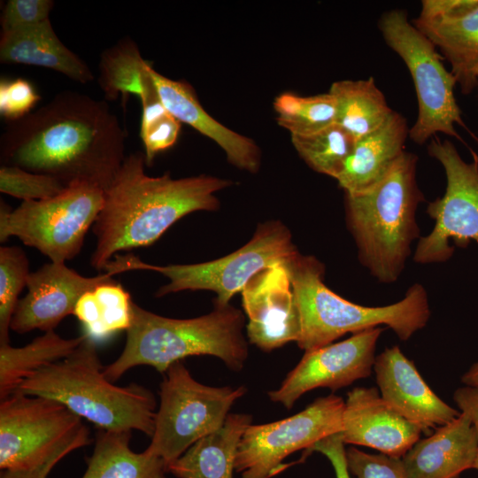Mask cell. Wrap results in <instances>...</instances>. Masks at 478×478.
<instances>
[{"label":"cell","mask_w":478,"mask_h":478,"mask_svg":"<svg viewBox=\"0 0 478 478\" xmlns=\"http://www.w3.org/2000/svg\"><path fill=\"white\" fill-rule=\"evenodd\" d=\"M73 314L82 324L83 334L95 341L101 320V311L94 289L89 290L81 296Z\"/></svg>","instance_id":"60d3db41"},{"label":"cell","mask_w":478,"mask_h":478,"mask_svg":"<svg viewBox=\"0 0 478 478\" xmlns=\"http://www.w3.org/2000/svg\"><path fill=\"white\" fill-rule=\"evenodd\" d=\"M453 400L461 412L471 420L476 433L478 444V387L464 386L455 390ZM478 471V445L474 468Z\"/></svg>","instance_id":"b9f144b4"},{"label":"cell","mask_w":478,"mask_h":478,"mask_svg":"<svg viewBox=\"0 0 478 478\" xmlns=\"http://www.w3.org/2000/svg\"><path fill=\"white\" fill-rule=\"evenodd\" d=\"M112 279L104 273L86 277L65 263L50 262L27 277V295L20 298L13 313L11 330L24 334L35 329L54 330L59 322L73 313L82 294Z\"/></svg>","instance_id":"2e32d148"},{"label":"cell","mask_w":478,"mask_h":478,"mask_svg":"<svg viewBox=\"0 0 478 478\" xmlns=\"http://www.w3.org/2000/svg\"><path fill=\"white\" fill-rule=\"evenodd\" d=\"M66 188L50 176L32 173L18 166L1 165L0 191L25 202L51 198Z\"/></svg>","instance_id":"836d02e7"},{"label":"cell","mask_w":478,"mask_h":478,"mask_svg":"<svg viewBox=\"0 0 478 478\" xmlns=\"http://www.w3.org/2000/svg\"><path fill=\"white\" fill-rule=\"evenodd\" d=\"M328 92L336 101V124L356 141L379 128L394 112L373 77L335 81Z\"/></svg>","instance_id":"83f0119b"},{"label":"cell","mask_w":478,"mask_h":478,"mask_svg":"<svg viewBox=\"0 0 478 478\" xmlns=\"http://www.w3.org/2000/svg\"><path fill=\"white\" fill-rule=\"evenodd\" d=\"M214 306L206 315L172 319L133 303L124 349L104 366L105 377L113 382L129 369L143 365L164 374L173 364L198 355L217 357L231 370H241L248 357L243 315L229 304Z\"/></svg>","instance_id":"277c9868"},{"label":"cell","mask_w":478,"mask_h":478,"mask_svg":"<svg viewBox=\"0 0 478 478\" xmlns=\"http://www.w3.org/2000/svg\"><path fill=\"white\" fill-rule=\"evenodd\" d=\"M383 331L372 328L336 343L308 351L288 374L281 386L268 392L274 403L290 409L305 393L317 388L336 390L368 377L375 360L377 341Z\"/></svg>","instance_id":"5bb4252c"},{"label":"cell","mask_w":478,"mask_h":478,"mask_svg":"<svg viewBox=\"0 0 478 478\" xmlns=\"http://www.w3.org/2000/svg\"><path fill=\"white\" fill-rule=\"evenodd\" d=\"M84 335L63 338L54 330L44 332L22 347L0 343V398L13 394L32 374L68 357L82 342Z\"/></svg>","instance_id":"484cf974"},{"label":"cell","mask_w":478,"mask_h":478,"mask_svg":"<svg viewBox=\"0 0 478 478\" xmlns=\"http://www.w3.org/2000/svg\"><path fill=\"white\" fill-rule=\"evenodd\" d=\"M276 120L291 135H310L336 123L337 107L328 92L309 96L283 93L275 97Z\"/></svg>","instance_id":"f1b7e54d"},{"label":"cell","mask_w":478,"mask_h":478,"mask_svg":"<svg viewBox=\"0 0 478 478\" xmlns=\"http://www.w3.org/2000/svg\"><path fill=\"white\" fill-rule=\"evenodd\" d=\"M343 409V398L331 394L286 419L251 424L238 445L235 470L243 478L274 477L286 468L282 461L291 453L342 432Z\"/></svg>","instance_id":"7c38bea8"},{"label":"cell","mask_w":478,"mask_h":478,"mask_svg":"<svg viewBox=\"0 0 478 478\" xmlns=\"http://www.w3.org/2000/svg\"><path fill=\"white\" fill-rule=\"evenodd\" d=\"M150 73L162 104L177 120L215 142L237 168L252 173L258 171L261 153L251 138L235 132L208 114L188 82L171 80L152 66Z\"/></svg>","instance_id":"d6986e66"},{"label":"cell","mask_w":478,"mask_h":478,"mask_svg":"<svg viewBox=\"0 0 478 478\" xmlns=\"http://www.w3.org/2000/svg\"><path fill=\"white\" fill-rule=\"evenodd\" d=\"M378 26L388 46L405 63L414 83L418 115L409 129L411 140L422 144L441 132L464 143L454 127L459 124L468 130L454 96L457 82L435 44L408 21L404 10L386 12Z\"/></svg>","instance_id":"30bf717a"},{"label":"cell","mask_w":478,"mask_h":478,"mask_svg":"<svg viewBox=\"0 0 478 478\" xmlns=\"http://www.w3.org/2000/svg\"><path fill=\"white\" fill-rule=\"evenodd\" d=\"M94 293L101 311L96 343L127 331L132 323L134 303L128 292L112 278L96 286Z\"/></svg>","instance_id":"d6a6232c"},{"label":"cell","mask_w":478,"mask_h":478,"mask_svg":"<svg viewBox=\"0 0 478 478\" xmlns=\"http://www.w3.org/2000/svg\"><path fill=\"white\" fill-rule=\"evenodd\" d=\"M291 142L310 168L336 180L356 140L335 123L310 135H291Z\"/></svg>","instance_id":"f546056e"},{"label":"cell","mask_w":478,"mask_h":478,"mask_svg":"<svg viewBox=\"0 0 478 478\" xmlns=\"http://www.w3.org/2000/svg\"><path fill=\"white\" fill-rule=\"evenodd\" d=\"M428 154L443 166L446 189L443 197L430 202L427 212L435 220L433 230L419 240L413 260L420 264L442 263L450 259L455 246L478 244V156L466 163L449 141L435 137Z\"/></svg>","instance_id":"8fae6325"},{"label":"cell","mask_w":478,"mask_h":478,"mask_svg":"<svg viewBox=\"0 0 478 478\" xmlns=\"http://www.w3.org/2000/svg\"><path fill=\"white\" fill-rule=\"evenodd\" d=\"M406 120L397 112L376 130L356 141L336 178L345 193L367 189L382 180L405 151Z\"/></svg>","instance_id":"44dd1931"},{"label":"cell","mask_w":478,"mask_h":478,"mask_svg":"<svg viewBox=\"0 0 478 478\" xmlns=\"http://www.w3.org/2000/svg\"><path fill=\"white\" fill-rule=\"evenodd\" d=\"M417 162L414 153L405 151L374 186L345 193L346 222L358 260L382 283L397 281L420 237L416 211L425 197L417 183Z\"/></svg>","instance_id":"3957f363"},{"label":"cell","mask_w":478,"mask_h":478,"mask_svg":"<svg viewBox=\"0 0 478 478\" xmlns=\"http://www.w3.org/2000/svg\"><path fill=\"white\" fill-rule=\"evenodd\" d=\"M300 318L299 348L305 351L332 343L347 333L379 325L390 328L406 341L430 317L425 288L414 283L400 301L385 306H364L344 299L323 281L324 265L299 252L286 264Z\"/></svg>","instance_id":"8992f818"},{"label":"cell","mask_w":478,"mask_h":478,"mask_svg":"<svg viewBox=\"0 0 478 478\" xmlns=\"http://www.w3.org/2000/svg\"><path fill=\"white\" fill-rule=\"evenodd\" d=\"M461 382L466 386L478 387V361L462 375Z\"/></svg>","instance_id":"7bdbcfd3"},{"label":"cell","mask_w":478,"mask_h":478,"mask_svg":"<svg viewBox=\"0 0 478 478\" xmlns=\"http://www.w3.org/2000/svg\"><path fill=\"white\" fill-rule=\"evenodd\" d=\"M145 165L141 151L126 156L104 190V205L92 227L96 243L90 263L96 270H105L120 251L154 243L187 214L217 210L215 193L232 185L229 180L206 174L149 176Z\"/></svg>","instance_id":"7a4b0ae2"},{"label":"cell","mask_w":478,"mask_h":478,"mask_svg":"<svg viewBox=\"0 0 478 478\" xmlns=\"http://www.w3.org/2000/svg\"><path fill=\"white\" fill-rule=\"evenodd\" d=\"M140 136L144 147L145 164L150 166L155 157L176 143L181 122L162 104L160 99L142 106Z\"/></svg>","instance_id":"1f68e13d"},{"label":"cell","mask_w":478,"mask_h":478,"mask_svg":"<svg viewBox=\"0 0 478 478\" xmlns=\"http://www.w3.org/2000/svg\"><path fill=\"white\" fill-rule=\"evenodd\" d=\"M477 437L469 417L460 414L418 440L401 458L408 478H459L474 468Z\"/></svg>","instance_id":"ffe728a7"},{"label":"cell","mask_w":478,"mask_h":478,"mask_svg":"<svg viewBox=\"0 0 478 478\" xmlns=\"http://www.w3.org/2000/svg\"><path fill=\"white\" fill-rule=\"evenodd\" d=\"M83 426L63 404L15 392L0 403V469H22L46 459Z\"/></svg>","instance_id":"4fadbf2b"},{"label":"cell","mask_w":478,"mask_h":478,"mask_svg":"<svg viewBox=\"0 0 478 478\" xmlns=\"http://www.w3.org/2000/svg\"><path fill=\"white\" fill-rule=\"evenodd\" d=\"M90 443V431L83 425L42 462L28 468L2 470L0 478H47L55 466L66 455Z\"/></svg>","instance_id":"74e56055"},{"label":"cell","mask_w":478,"mask_h":478,"mask_svg":"<svg viewBox=\"0 0 478 478\" xmlns=\"http://www.w3.org/2000/svg\"><path fill=\"white\" fill-rule=\"evenodd\" d=\"M131 432L98 429L81 478H166L164 459L145 450H131Z\"/></svg>","instance_id":"d4e9b609"},{"label":"cell","mask_w":478,"mask_h":478,"mask_svg":"<svg viewBox=\"0 0 478 478\" xmlns=\"http://www.w3.org/2000/svg\"><path fill=\"white\" fill-rule=\"evenodd\" d=\"M349 472L356 478H408L401 458L371 454L351 446L346 451Z\"/></svg>","instance_id":"e575fe53"},{"label":"cell","mask_w":478,"mask_h":478,"mask_svg":"<svg viewBox=\"0 0 478 478\" xmlns=\"http://www.w3.org/2000/svg\"><path fill=\"white\" fill-rule=\"evenodd\" d=\"M39 100L40 96L27 80H1L0 113L8 122L29 114Z\"/></svg>","instance_id":"d590c367"},{"label":"cell","mask_w":478,"mask_h":478,"mask_svg":"<svg viewBox=\"0 0 478 478\" xmlns=\"http://www.w3.org/2000/svg\"><path fill=\"white\" fill-rule=\"evenodd\" d=\"M137 44L129 37L119 40L101 54L98 83L106 100H116L120 96L124 104L130 95L143 99L156 90L150 68Z\"/></svg>","instance_id":"4316f807"},{"label":"cell","mask_w":478,"mask_h":478,"mask_svg":"<svg viewBox=\"0 0 478 478\" xmlns=\"http://www.w3.org/2000/svg\"><path fill=\"white\" fill-rule=\"evenodd\" d=\"M245 393L243 386L204 385L181 361L173 364L160 383L154 431L145 451L166 465L174 461L197 441L219 429L234 403Z\"/></svg>","instance_id":"9c48e42d"},{"label":"cell","mask_w":478,"mask_h":478,"mask_svg":"<svg viewBox=\"0 0 478 478\" xmlns=\"http://www.w3.org/2000/svg\"><path fill=\"white\" fill-rule=\"evenodd\" d=\"M104 202V189L86 181L73 182L49 199L23 201L13 210L1 201L0 241L15 236L50 262L66 263L80 253Z\"/></svg>","instance_id":"ba28073f"},{"label":"cell","mask_w":478,"mask_h":478,"mask_svg":"<svg viewBox=\"0 0 478 478\" xmlns=\"http://www.w3.org/2000/svg\"><path fill=\"white\" fill-rule=\"evenodd\" d=\"M374 371L382 398L422 432L446 425L460 414L429 388L399 347L386 348L376 356Z\"/></svg>","instance_id":"e0dca14e"},{"label":"cell","mask_w":478,"mask_h":478,"mask_svg":"<svg viewBox=\"0 0 478 478\" xmlns=\"http://www.w3.org/2000/svg\"><path fill=\"white\" fill-rule=\"evenodd\" d=\"M412 25L439 48L462 93L470 94L478 81V6L454 19L433 23L414 19Z\"/></svg>","instance_id":"cb8c5ba5"},{"label":"cell","mask_w":478,"mask_h":478,"mask_svg":"<svg viewBox=\"0 0 478 478\" xmlns=\"http://www.w3.org/2000/svg\"><path fill=\"white\" fill-rule=\"evenodd\" d=\"M126 131L105 101L72 90L22 119L0 138L2 165L55 178L66 187L86 181L104 190L125 156Z\"/></svg>","instance_id":"6da1fadb"},{"label":"cell","mask_w":478,"mask_h":478,"mask_svg":"<svg viewBox=\"0 0 478 478\" xmlns=\"http://www.w3.org/2000/svg\"><path fill=\"white\" fill-rule=\"evenodd\" d=\"M0 62L48 68L80 83L94 80L89 66L60 41L49 19L30 27L2 32Z\"/></svg>","instance_id":"7402d4cb"},{"label":"cell","mask_w":478,"mask_h":478,"mask_svg":"<svg viewBox=\"0 0 478 478\" xmlns=\"http://www.w3.org/2000/svg\"><path fill=\"white\" fill-rule=\"evenodd\" d=\"M422 430L391 409L376 388L356 387L347 394L343 414L344 443L377 450L402 458Z\"/></svg>","instance_id":"ac0fdd59"},{"label":"cell","mask_w":478,"mask_h":478,"mask_svg":"<svg viewBox=\"0 0 478 478\" xmlns=\"http://www.w3.org/2000/svg\"><path fill=\"white\" fill-rule=\"evenodd\" d=\"M297 253L288 227L279 220H271L259 224L242 248L215 260L155 266L131 254L116 255L105 272L114 275L131 270L155 271L169 280L158 289L157 297L183 290H211L217 295L215 305H227L258 273L275 265H286Z\"/></svg>","instance_id":"52a82bcc"},{"label":"cell","mask_w":478,"mask_h":478,"mask_svg":"<svg viewBox=\"0 0 478 478\" xmlns=\"http://www.w3.org/2000/svg\"><path fill=\"white\" fill-rule=\"evenodd\" d=\"M478 6V0H424L417 19L442 22L462 17Z\"/></svg>","instance_id":"f35d334b"},{"label":"cell","mask_w":478,"mask_h":478,"mask_svg":"<svg viewBox=\"0 0 478 478\" xmlns=\"http://www.w3.org/2000/svg\"><path fill=\"white\" fill-rule=\"evenodd\" d=\"M341 432L331 435L312 445L305 451L308 455L317 451L323 454L331 463L335 478H351L346 461V450Z\"/></svg>","instance_id":"ab89813d"},{"label":"cell","mask_w":478,"mask_h":478,"mask_svg":"<svg viewBox=\"0 0 478 478\" xmlns=\"http://www.w3.org/2000/svg\"><path fill=\"white\" fill-rule=\"evenodd\" d=\"M251 420L249 414L229 413L219 429L169 463L167 472L177 478H233L238 445Z\"/></svg>","instance_id":"603a6c76"},{"label":"cell","mask_w":478,"mask_h":478,"mask_svg":"<svg viewBox=\"0 0 478 478\" xmlns=\"http://www.w3.org/2000/svg\"><path fill=\"white\" fill-rule=\"evenodd\" d=\"M53 6L51 0H9L1 16L2 32L35 26L49 19Z\"/></svg>","instance_id":"8d00e7d4"},{"label":"cell","mask_w":478,"mask_h":478,"mask_svg":"<svg viewBox=\"0 0 478 478\" xmlns=\"http://www.w3.org/2000/svg\"><path fill=\"white\" fill-rule=\"evenodd\" d=\"M242 297L251 343L271 351L297 342L300 318L286 265H275L258 273L244 286Z\"/></svg>","instance_id":"9a60e30c"},{"label":"cell","mask_w":478,"mask_h":478,"mask_svg":"<svg viewBox=\"0 0 478 478\" xmlns=\"http://www.w3.org/2000/svg\"><path fill=\"white\" fill-rule=\"evenodd\" d=\"M15 392L54 399L98 429L138 430L150 437L154 431L153 393L135 382L123 387L109 381L96 342L86 335L68 357L38 370Z\"/></svg>","instance_id":"5b68a950"},{"label":"cell","mask_w":478,"mask_h":478,"mask_svg":"<svg viewBox=\"0 0 478 478\" xmlns=\"http://www.w3.org/2000/svg\"><path fill=\"white\" fill-rule=\"evenodd\" d=\"M29 274L28 260L21 248L0 247V343H10L11 321Z\"/></svg>","instance_id":"4dcf8cb0"}]
</instances>
